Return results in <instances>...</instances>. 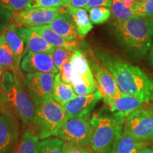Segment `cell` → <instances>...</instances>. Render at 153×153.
Listing matches in <instances>:
<instances>
[{"label":"cell","instance_id":"obj_1","mask_svg":"<svg viewBox=\"0 0 153 153\" xmlns=\"http://www.w3.org/2000/svg\"><path fill=\"white\" fill-rule=\"evenodd\" d=\"M94 57L111 72L121 92L147 104L153 101V79L142 69L103 48L95 49Z\"/></svg>","mask_w":153,"mask_h":153},{"label":"cell","instance_id":"obj_2","mask_svg":"<svg viewBox=\"0 0 153 153\" xmlns=\"http://www.w3.org/2000/svg\"><path fill=\"white\" fill-rule=\"evenodd\" d=\"M115 41L124 54L134 61H141L150 51L153 38V18L135 16L112 26Z\"/></svg>","mask_w":153,"mask_h":153},{"label":"cell","instance_id":"obj_3","mask_svg":"<svg viewBox=\"0 0 153 153\" xmlns=\"http://www.w3.org/2000/svg\"><path fill=\"white\" fill-rule=\"evenodd\" d=\"M124 118L111 112L91 116L92 135L90 148L95 153H114L123 131Z\"/></svg>","mask_w":153,"mask_h":153},{"label":"cell","instance_id":"obj_4","mask_svg":"<svg viewBox=\"0 0 153 153\" xmlns=\"http://www.w3.org/2000/svg\"><path fill=\"white\" fill-rule=\"evenodd\" d=\"M2 89L9 106L15 116L27 128L35 129V106L22 80L16 73L7 70L2 82Z\"/></svg>","mask_w":153,"mask_h":153},{"label":"cell","instance_id":"obj_5","mask_svg":"<svg viewBox=\"0 0 153 153\" xmlns=\"http://www.w3.org/2000/svg\"><path fill=\"white\" fill-rule=\"evenodd\" d=\"M68 119L65 107L56 102L53 97L35 107L34 125L41 140L57 136Z\"/></svg>","mask_w":153,"mask_h":153},{"label":"cell","instance_id":"obj_6","mask_svg":"<svg viewBox=\"0 0 153 153\" xmlns=\"http://www.w3.org/2000/svg\"><path fill=\"white\" fill-rule=\"evenodd\" d=\"M91 114L68 119L58 133L57 137L65 144L76 147H90L92 126Z\"/></svg>","mask_w":153,"mask_h":153},{"label":"cell","instance_id":"obj_7","mask_svg":"<svg viewBox=\"0 0 153 153\" xmlns=\"http://www.w3.org/2000/svg\"><path fill=\"white\" fill-rule=\"evenodd\" d=\"M123 131L143 143L153 142V111L143 107L126 118Z\"/></svg>","mask_w":153,"mask_h":153},{"label":"cell","instance_id":"obj_8","mask_svg":"<svg viewBox=\"0 0 153 153\" xmlns=\"http://www.w3.org/2000/svg\"><path fill=\"white\" fill-rule=\"evenodd\" d=\"M55 75V74L43 72L26 74L22 82L35 107L53 97Z\"/></svg>","mask_w":153,"mask_h":153},{"label":"cell","instance_id":"obj_9","mask_svg":"<svg viewBox=\"0 0 153 153\" xmlns=\"http://www.w3.org/2000/svg\"><path fill=\"white\" fill-rule=\"evenodd\" d=\"M62 11L60 7H36L26 9L15 14L11 23L16 27L26 28L49 25Z\"/></svg>","mask_w":153,"mask_h":153},{"label":"cell","instance_id":"obj_10","mask_svg":"<svg viewBox=\"0 0 153 153\" xmlns=\"http://www.w3.org/2000/svg\"><path fill=\"white\" fill-rule=\"evenodd\" d=\"M89 62L97 82L98 89L103 97V100L120 97L123 92L120 90L111 72L95 59H90Z\"/></svg>","mask_w":153,"mask_h":153},{"label":"cell","instance_id":"obj_11","mask_svg":"<svg viewBox=\"0 0 153 153\" xmlns=\"http://www.w3.org/2000/svg\"><path fill=\"white\" fill-rule=\"evenodd\" d=\"M21 69L26 73L43 72L58 74L51 53H35L28 51L21 62Z\"/></svg>","mask_w":153,"mask_h":153},{"label":"cell","instance_id":"obj_12","mask_svg":"<svg viewBox=\"0 0 153 153\" xmlns=\"http://www.w3.org/2000/svg\"><path fill=\"white\" fill-rule=\"evenodd\" d=\"M101 99H103V97L99 89L90 94L77 96L64 106L68 118L81 117L91 114V112Z\"/></svg>","mask_w":153,"mask_h":153},{"label":"cell","instance_id":"obj_13","mask_svg":"<svg viewBox=\"0 0 153 153\" xmlns=\"http://www.w3.org/2000/svg\"><path fill=\"white\" fill-rule=\"evenodd\" d=\"M104 102L113 114L126 119L130 114L145 106L147 104L134 96L122 93L117 99H104Z\"/></svg>","mask_w":153,"mask_h":153},{"label":"cell","instance_id":"obj_14","mask_svg":"<svg viewBox=\"0 0 153 153\" xmlns=\"http://www.w3.org/2000/svg\"><path fill=\"white\" fill-rule=\"evenodd\" d=\"M70 63L73 74L71 85L77 82H84L97 87L89 60L80 50L76 49L74 51L73 55L70 58Z\"/></svg>","mask_w":153,"mask_h":153},{"label":"cell","instance_id":"obj_15","mask_svg":"<svg viewBox=\"0 0 153 153\" xmlns=\"http://www.w3.org/2000/svg\"><path fill=\"white\" fill-rule=\"evenodd\" d=\"M18 120L0 114V153H8L18 142Z\"/></svg>","mask_w":153,"mask_h":153},{"label":"cell","instance_id":"obj_16","mask_svg":"<svg viewBox=\"0 0 153 153\" xmlns=\"http://www.w3.org/2000/svg\"><path fill=\"white\" fill-rule=\"evenodd\" d=\"M18 35L26 44L28 51L35 53H51L55 47L50 45L39 34L26 27H16Z\"/></svg>","mask_w":153,"mask_h":153},{"label":"cell","instance_id":"obj_17","mask_svg":"<svg viewBox=\"0 0 153 153\" xmlns=\"http://www.w3.org/2000/svg\"><path fill=\"white\" fill-rule=\"evenodd\" d=\"M48 26L55 33L69 42H75L79 37L73 20L66 10L63 11Z\"/></svg>","mask_w":153,"mask_h":153},{"label":"cell","instance_id":"obj_18","mask_svg":"<svg viewBox=\"0 0 153 153\" xmlns=\"http://www.w3.org/2000/svg\"><path fill=\"white\" fill-rule=\"evenodd\" d=\"M4 33L6 41L14 54L17 66L21 68V62L28 53L26 44L22 38L18 35L16 32V27L12 23L5 30Z\"/></svg>","mask_w":153,"mask_h":153},{"label":"cell","instance_id":"obj_19","mask_svg":"<svg viewBox=\"0 0 153 153\" xmlns=\"http://www.w3.org/2000/svg\"><path fill=\"white\" fill-rule=\"evenodd\" d=\"M29 28L33 30L36 33L39 34L40 36H41L47 43H48L50 45H53V46L64 48L68 49L69 51H72V52H74V51L77 49V41L69 42L66 41L62 36L55 33L52 28H50L48 25L36 26V27H32Z\"/></svg>","mask_w":153,"mask_h":153},{"label":"cell","instance_id":"obj_20","mask_svg":"<svg viewBox=\"0 0 153 153\" xmlns=\"http://www.w3.org/2000/svg\"><path fill=\"white\" fill-rule=\"evenodd\" d=\"M65 10L73 20L79 38H85L93 28V25L87 14V10L74 7H67Z\"/></svg>","mask_w":153,"mask_h":153},{"label":"cell","instance_id":"obj_21","mask_svg":"<svg viewBox=\"0 0 153 153\" xmlns=\"http://www.w3.org/2000/svg\"><path fill=\"white\" fill-rule=\"evenodd\" d=\"M0 66L6 70L16 73L20 79L24 78L22 69L17 66L14 54L6 41L4 32L0 35Z\"/></svg>","mask_w":153,"mask_h":153},{"label":"cell","instance_id":"obj_22","mask_svg":"<svg viewBox=\"0 0 153 153\" xmlns=\"http://www.w3.org/2000/svg\"><path fill=\"white\" fill-rule=\"evenodd\" d=\"M76 97L77 95L74 92L72 85L63 82L60 79V73L57 74L55 76L53 89L54 100L64 106Z\"/></svg>","mask_w":153,"mask_h":153},{"label":"cell","instance_id":"obj_23","mask_svg":"<svg viewBox=\"0 0 153 153\" xmlns=\"http://www.w3.org/2000/svg\"><path fill=\"white\" fill-rule=\"evenodd\" d=\"M38 141L39 137L38 134H36L33 130L27 128L14 148L8 153H36Z\"/></svg>","mask_w":153,"mask_h":153},{"label":"cell","instance_id":"obj_24","mask_svg":"<svg viewBox=\"0 0 153 153\" xmlns=\"http://www.w3.org/2000/svg\"><path fill=\"white\" fill-rule=\"evenodd\" d=\"M145 145V143L137 140L123 131L114 153H138Z\"/></svg>","mask_w":153,"mask_h":153},{"label":"cell","instance_id":"obj_25","mask_svg":"<svg viewBox=\"0 0 153 153\" xmlns=\"http://www.w3.org/2000/svg\"><path fill=\"white\" fill-rule=\"evenodd\" d=\"M64 145L60 137H48L38 141L36 153H64Z\"/></svg>","mask_w":153,"mask_h":153},{"label":"cell","instance_id":"obj_26","mask_svg":"<svg viewBox=\"0 0 153 153\" xmlns=\"http://www.w3.org/2000/svg\"><path fill=\"white\" fill-rule=\"evenodd\" d=\"M111 8L116 23L126 22L135 17L134 9L126 7L122 0H113Z\"/></svg>","mask_w":153,"mask_h":153},{"label":"cell","instance_id":"obj_27","mask_svg":"<svg viewBox=\"0 0 153 153\" xmlns=\"http://www.w3.org/2000/svg\"><path fill=\"white\" fill-rule=\"evenodd\" d=\"M89 16L92 24H102L110 19L111 11L105 7H94L89 10Z\"/></svg>","mask_w":153,"mask_h":153},{"label":"cell","instance_id":"obj_28","mask_svg":"<svg viewBox=\"0 0 153 153\" xmlns=\"http://www.w3.org/2000/svg\"><path fill=\"white\" fill-rule=\"evenodd\" d=\"M51 53L55 65L59 70V72L60 71L62 66L70 60L72 55H73V52L69 51L68 49L57 47H55Z\"/></svg>","mask_w":153,"mask_h":153},{"label":"cell","instance_id":"obj_29","mask_svg":"<svg viewBox=\"0 0 153 153\" xmlns=\"http://www.w3.org/2000/svg\"><path fill=\"white\" fill-rule=\"evenodd\" d=\"M30 0H0V8L6 9L14 15L26 10Z\"/></svg>","mask_w":153,"mask_h":153},{"label":"cell","instance_id":"obj_30","mask_svg":"<svg viewBox=\"0 0 153 153\" xmlns=\"http://www.w3.org/2000/svg\"><path fill=\"white\" fill-rule=\"evenodd\" d=\"M134 16L153 18V0H140L134 9Z\"/></svg>","mask_w":153,"mask_h":153},{"label":"cell","instance_id":"obj_31","mask_svg":"<svg viewBox=\"0 0 153 153\" xmlns=\"http://www.w3.org/2000/svg\"><path fill=\"white\" fill-rule=\"evenodd\" d=\"M66 0H30L27 9L36 7H63Z\"/></svg>","mask_w":153,"mask_h":153},{"label":"cell","instance_id":"obj_32","mask_svg":"<svg viewBox=\"0 0 153 153\" xmlns=\"http://www.w3.org/2000/svg\"><path fill=\"white\" fill-rule=\"evenodd\" d=\"M14 14L6 9L0 8V35L3 33L11 24Z\"/></svg>","mask_w":153,"mask_h":153},{"label":"cell","instance_id":"obj_33","mask_svg":"<svg viewBox=\"0 0 153 153\" xmlns=\"http://www.w3.org/2000/svg\"><path fill=\"white\" fill-rule=\"evenodd\" d=\"M0 114L6 115L12 119L18 120L17 119L18 118L15 116V114L13 113L9 106L8 101L6 98L2 88H0Z\"/></svg>","mask_w":153,"mask_h":153},{"label":"cell","instance_id":"obj_34","mask_svg":"<svg viewBox=\"0 0 153 153\" xmlns=\"http://www.w3.org/2000/svg\"><path fill=\"white\" fill-rule=\"evenodd\" d=\"M59 73L60 75V79L63 82L71 85L72 78H73V74H72L70 60L62 66Z\"/></svg>","mask_w":153,"mask_h":153},{"label":"cell","instance_id":"obj_35","mask_svg":"<svg viewBox=\"0 0 153 153\" xmlns=\"http://www.w3.org/2000/svg\"><path fill=\"white\" fill-rule=\"evenodd\" d=\"M64 153H95L90 147H76L65 143Z\"/></svg>","mask_w":153,"mask_h":153},{"label":"cell","instance_id":"obj_36","mask_svg":"<svg viewBox=\"0 0 153 153\" xmlns=\"http://www.w3.org/2000/svg\"><path fill=\"white\" fill-rule=\"evenodd\" d=\"M112 1L113 0H89L85 9L89 11L91 8L98 7H105L110 8L112 5Z\"/></svg>","mask_w":153,"mask_h":153},{"label":"cell","instance_id":"obj_37","mask_svg":"<svg viewBox=\"0 0 153 153\" xmlns=\"http://www.w3.org/2000/svg\"><path fill=\"white\" fill-rule=\"evenodd\" d=\"M89 0H66L63 7H78V8L86 9Z\"/></svg>","mask_w":153,"mask_h":153},{"label":"cell","instance_id":"obj_38","mask_svg":"<svg viewBox=\"0 0 153 153\" xmlns=\"http://www.w3.org/2000/svg\"><path fill=\"white\" fill-rule=\"evenodd\" d=\"M147 62L150 66H153V41L148 53V57H147Z\"/></svg>","mask_w":153,"mask_h":153},{"label":"cell","instance_id":"obj_39","mask_svg":"<svg viewBox=\"0 0 153 153\" xmlns=\"http://www.w3.org/2000/svg\"><path fill=\"white\" fill-rule=\"evenodd\" d=\"M138 153H153V145L149 146L145 145L143 148L140 149Z\"/></svg>","mask_w":153,"mask_h":153},{"label":"cell","instance_id":"obj_40","mask_svg":"<svg viewBox=\"0 0 153 153\" xmlns=\"http://www.w3.org/2000/svg\"><path fill=\"white\" fill-rule=\"evenodd\" d=\"M7 70H6L4 68H2L1 66H0V88H2V82L4 77L5 73Z\"/></svg>","mask_w":153,"mask_h":153},{"label":"cell","instance_id":"obj_41","mask_svg":"<svg viewBox=\"0 0 153 153\" xmlns=\"http://www.w3.org/2000/svg\"><path fill=\"white\" fill-rule=\"evenodd\" d=\"M147 107H148V108H150V110H152V111H153V102L152 103V102L148 103V106H147Z\"/></svg>","mask_w":153,"mask_h":153},{"label":"cell","instance_id":"obj_42","mask_svg":"<svg viewBox=\"0 0 153 153\" xmlns=\"http://www.w3.org/2000/svg\"><path fill=\"white\" fill-rule=\"evenodd\" d=\"M138 1H140V0H138Z\"/></svg>","mask_w":153,"mask_h":153}]
</instances>
